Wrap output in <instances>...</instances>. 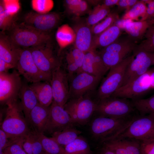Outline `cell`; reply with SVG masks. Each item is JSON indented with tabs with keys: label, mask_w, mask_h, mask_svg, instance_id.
Instances as JSON below:
<instances>
[{
	"label": "cell",
	"mask_w": 154,
	"mask_h": 154,
	"mask_svg": "<svg viewBox=\"0 0 154 154\" xmlns=\"http://www.w3.org/2000/svg\"><path fill=\"white\" fill-rule=\"evenodd\" d=\"M138 115L135 114L120 118L100 116L92 122L91 132L96 139L103 144L114 139L121 133Z\"/></svg>",
	"instance_id": "obj_1"
},
{
	"label": "cell",
	"mask_w": 154,
	"mask_h": 154,
	"mask_svg": "<svg viewBox=\"0 0 154 154\" xmlns=\"http://www.w3.org/2000/svg\"><path fill=\"white\" fill-rule=\"evenodd\" d=\"M6 105L7 107L5 116L0 129L11 138L25 137L31 131L20 102H18L16 99L9 102Z\"/></svg>",
	"instance_id": "obj_2"
},
{
	"label": "cell",
	"mask_w": 154,
	"mask_h": 154,
	"mask_svg": "<svg viewBox=\"0 0 154 154\" xmlns=\"http://www.w3.org/2000/svg\"><path fill=\"white\" fill-rule=\"evenodd\" d=\"M7 35L17 46L27 48L52 41L50 33L39 31L23 23L15 24Z\"/></svg>",
	"instance_id": "obj_3"
},
{
	"label": "cell",
	"mask_w": 154,
	"mask_h": 154,
	"mask_svg": "<svg viewBox=\"0 0 154 154\" xmlns=\"http://www.w3.org/2000/svg\"><path fill=\"white\" fill-rule=\"evenodd\" d=\"M133 57V54L129 56L110 69L98 90L99 100L110 97L120 87L127 68Z\"/></svg>",
	"instance_id": "obj_4"
},
{
	"label": "cell",
	"mask_w": 154,
	"mask_h": 154,
	"mask_svg": "<svg viewBox=\"0 0 154 154\" xmlns=\"http://www.w3.org/2000/svg\"><path fill=\"white\" fill-rule=\"evenodd\" d=\"M137 46L135 41L128 37L117 39L103 48L99 53L105 64L110 70L129 56H127L133 52Z\"/></svg>",
	"instance_id": "obj_5"
},
{
	"label": "cell",
	"mask_w": 154,
	"mask_h": 154,
	"mask_svg": "<svg viewBox=\"0 0 154 154\" xmlns=\"http://www.w3.org/2000/svg\"><path fill=\"white\" fill-rule=\"evenodd\" d=\"M135 111L131 100L112 97L99 100L96 110L100 116L115 118L130 116L135 114Z\"/></svg>",
	"instance_id": "obj_6"
},
{
	"label": "cell",
	"mask_w": 154,
	"mask_h": 154,
	"mask_svg": "<svg viewBox=\"0 0 154 154\" xmlns=\"http://www.w3.org/2000/svg\"><path fill=\"white\" fill-rule=\"evenodd\" d=\"M97 103L84 96L72 98L68 101L64 108L69 114L73 124L84 125L96 112Z\"/></svg>",
	"instance_id": "obj_7"
},
{
	"label": "cell",
	"mask_w": 154,
	"mask_h": 154,
	"mask_svg": "<svg viewBox=\"0 0 154 154\" xmlns=\"http://www.w3.org/2000/svg\"><path fill=\"white\" fill-rule=\"evenodd\" d=\"M133 52V58L127 68L120 87L145 73L153 65V53L140 48L137 46Z\"/></svg>",
	"instance_id": "obj_8"
},
{
	"label": "cell",
	"mask_w": 154,
	"mask_h": 154,
	"mask_svg": "<svg viewBox=\"0 0 154 154\" xmlns=\"http://www.w3.org/2000/svg\"><path fill=\"white\" fill-rule=\"evenodd\" d=\"M27 48L35 64L43 72L51 76L53 71L60 66L54 54L52 41Z\"/></svg>",
	"instance_id": "obj_9"
},
{
	"label": "cell",
	"mask_w": 154,
	"mask_h": 154,
	"mask_svg": "<svg viewBox=\"0 0 154 154\" xmlns=\"http://www.w3.org/2000/svg\"><path fill=\"white\" fill-rule=\"evenodd\" d=\"M17 71L29 82H50L51 76L41 71L35 64L29 48L22 49L16 67Z\"/></svg>",
	"instance_id": "obj_10"
},
{
	"label": "cell",
	"mask_w": 154,
	"mask_h": 154,
	"mask_svg": "<svg viewBox=\"0 0 154 154\" xmlns=\"http://www.w3.org/2000/svg\"><path fill=\"white\" fill-rule=\"evenodd\" d=\"M154 136V114H139L123 132L116 137L129 138L141 140Z\"/></svg>",
	"instance_id": "obj_11"
},
{
	"label": "cell",
	"mask_w": 154,
	"mask_h": 154,
	"mask_svg": "<svg viewBox=\"0 0 154 154\" xmlns=\"http://www.w3.org/2000/svg\"><path fill=\"white\" fill-rule=\"evenodd\" d=\"M151 69L129 83L121 87L111 96L135 100L152 89L151 82Z\"/></svg>",
	"instance_id": "obj_12"
},
{
	"label": "cell",
	"mask_w": 154,
	"mask_h": 154,
	"mask_svg": "<svg viewBox=\"0 0 154 154\" xmlns=\"http://www.w3.org/2000/svg\"><path fill=\"white\" fill-rule=\"evenodd\" d=\"M23 83L16 70L12 72L0 73V102L6 105L17 99Z\"/></svg>",
	"instance_id": "obj_13"
},
{
	"label": "cell",
	"mask_w": 154,
	"mask_h": 154,
	"mask_svg": "<svg viewBox=\"0 0 154 154\" xmlns=\"http://www.w3.org/2000/svg\"><path fill=\"white\" fill-rule=\"evenodd\" d=\"M61 18L60 15L56 12L41 14L31 11L24 15L22 23L40 32L50 33L58 25Z\"/></svg>",
	"instance_id": "obj_14"
},
{
	"label": "cell",
	"mask_w": 154,
	"mask_h": 154,
	"mask_svg": "<svg viewBox=\"0 0 154 154\" xmlns=\"http://www.w3.org/2000/svg\"><path fill=\"white\" fill-rule=\"evenodd\" d=\"M68 75L60 66L52 72L50 83L53 95V101L61 107H64L69 99V86Z\"/></svg>",
	"instance_id": "obj_15"
},
{
	"label": "cell",
	"mask_w": 154,
	"mask_h": 154,
	"mask_svg": "<svg viewBox=\"0 0 154 154\" xmlns=\"http://www.w3.org/2000/svg\"><path fill=\"white\" fill-rule=\"evenodd\" d=\"M70 117L64 108L53 101L49 107V112L44 133L52 134L73 126Z\"/></svg>",
	"instance_id": "obj_16"
},
{
	"label": "cell",
	"mask_w": 154,
	"mask_h": 154,
	"mask_svg": "<svg viewBox=\"0 0 154 154\" xmlns=\"http://www.w3.org/2000/svg\"><path fill=\"white\" fill-rule=\"evenodd\" d=\"M69 85V98H78L84 96L94 90L101 78L87 73L80 72L70 78Z\"/></svg>",
	"instance_id": "obj_17"
},
{
	"label": "cell",
	"mask_w": 154,
	"mask_h": 154,
	"mask_svg": "<svg viewBox=\"0 0 154 154\" xmlns=\"http://www.w3.org/2000/svg\"><path fill=\"white\" fill-rule=\"evenodd\" d=\"M102 145L116 154H141L140 141L134 139L116 137Z\"/></svg>",
	"instance_id": "obj_18"
},
{
	"label": "cell",
	"mask_w": 154,
	"mask_h": 154,
	"mask_svg": "<svg viewBox=\"0 0 154 154\" xmlns=\"http://www.w3.org/2000/svg\"><path fill=\"white\" fill-rule=\"evenodd\" d=\"M22 49L16 46L5 32L0 33V59L16 68Z\"/></svg>",
	"instance_id": "obj_19"
},
{
	"label": "cell",
	"mask_w": 154,
	"mask_h": 154,
	"mask_svg": "<svg viewBox=\"0 0 154 154\" xmlns=\"http://www.w3.org/2000/svg\"><path fill=\"white\" fill-rule=\"evenodd\" d=\"M75 47L86 53L92 48L93 37L91 27L86 23L80 22L73 27Z\"/></svg>",
	"instance_id": "obj_20"
},
{
	"label": "cell",
	"mask_w": 154,
	"mask_h": 154,
	"mask_svg": "<svg viewBox=\"0 0 154 154\" xmlns=\"http://www.w3.org/2000/svg\"><path fill=\"white\" fill-rule=\"evenodd\" d=\"M119 27L124 29L128 37L135 41L141 39L148 28L154 23V19L151 18L143 21H133L130 20L119 21Z\"/></svg>",
	"instance_id": "obj_21"
},
{
	"label": "cell",
	"mask_w": 154,
	"mask_h": 154,
	"mask_svg": "<svg viewBox=\"0 0 154 154\" xmlns=\"http://www.w3.org/2000/svg\"><path fill=\"white\" fill-rule=\"evenodd\" d=\"M49 107H46L38 103L31 110L27 121L33 128V131L37 133L44 134L48 117Z\"/></svg>",
	"instance_id": "obj_22"
},
{
	"label": "cell",
	"mask_w": 154,
	"mask_h": 154,
	"mask_svg": "<svg viewBox=\"0 0 154 154\" xmlns=\"http://www.w3.org/2000/svg\"><path fill=\"white\" fill-rule=\"evenodd\" d=\"M121 33V29L116 24L113 25L100 34L93 36L91 49L106 47L118 39Z\"/></svg>",
	"instance_id": "obj_23"
},
{
	"label": "cell",
	"mask_w": 154,
	"mask_h": 154,
	"mask_svg": "<svg viewBox=\"0 0 154 154\" xmlns=\"http://www.w3.org/2000/svg\"><path fill=\"white\" fill-rule=\"evenodd\" d=\"M29 86L34 91L38 103L49 107L53 100V95L50 82L42 81L31 83Z\"/></svg>",
	"instance_id": "obj_24"
},
{
	"label": "cell",
	"mask_w": 154,
	"mask_h": 154,
	"mask_svg": "<svg viewBox=\"0 0 154 154\" xmlns=\"http://www.w3.org/2000/svg\"><path fill=\"white\" fill-rule=\"evenodd\" d=\"M19 97L23 113L27 121L31 111L38 103V100L29 85L26 83H23Z\"/></svg>",
	"instance_id": "obj_25"
},
{
	"label": "cell",
	"mask_w": 154,
	"mask_h": 154,
	"mask_svg": "<svg viewBox=\"0 0 154 154\" xmlns=\"http://www.w3.org/2000/svg\"><path fill=\"white\" fill-rule=\"evenodd\" d=\"M147 6L143 0L139 1L134 6L125 12L122 17L123 20L143 21L147 19Z\"/></svg>",
	"instance_id": "obj_26"
},
{
	"label": "cell",
	"mask_w": 154,
	"mask_h": 154,
	"mask_svg": "<svg viewBox=\"0 0 154 154\" xmlns=\"http://www.w3.org/2000/svg\"><path fill=\"white\" fill-rule=\"evenodd\" d=\"M84 72L101 78L105 74L95 60L92 49L85 53L82 66L78 72Z\"/></svg>",
	"instance_id": "obj_27"
},
{
	"label": "cell",
	"mask_w": 154,
	"mask_h": 154,
	"mask_svg": "<svg viewBox=\"0 0 154 154\" xmlns=\"http://www.w3.org/2000/svg\"><path fill=\"white\" fill-rule=\"evenodd\" d=\"M81 132L74 127H70L52 134V139L64 147L76 139Z\"/></svg>",
	"instance_id": "obj_28"
},
{
	"label": "cell",
	"mask_w": 154,
	"mask_h": 154,
	"mask_svg": "<svg viewBox=\"0 0 154 154\" xmlns=\"http://www.w3.org/2000/svg\"><path fill=\"white\" fill-rule=\"evenodd\" d=\"M64 148V154H93L87 140L80 136Z\"/></svg>",
	"instance_id": "obj_29"
},
{
	"label": "cell",
	"mask_w": 154,
	"mask_h": 154,
	"mask_svg": "<svg viewBox=\"0 0 154 154\" xmlns=\"http://www.w3.org/2000/svg\"><path fill=\"white\" fill-rule=\"evenodd\" d=\"M37 133L45 152L50 154H64V147L51 137H47L44 133Z\"/></svg>",
	"instance_id": "obj_30"
},
{
	"label": "cell",
	"mask_w": 154,
	"mask_h": 154,
	"mask_svg": "<svg viewBox=\"0 0 154 154\" xmlns=\"http://www.w3.org/2000/svg\"><path fill=\"white\" fill-rule=\"evenodd\" d=\"M110 8L103 4L98 5L90 13L86 22L89 25L92 27L105 18L110 13Z\"/></svg>",
	"instance_id": "obj_31"
},
{
	"label": "cell",
	"mask_w": 154,
	"mask_h": 154,
	"mask_svg": "<svg viewBox=\"0 0 154 154\" xmlns=\"http://www.w3.org/2000/svg\"><path fill=\"white\" fill-rule=\"evenodd\" d=\"M131 100L136 110L140 115L154 114V95L148 98Z\"/></svg>",
	"instance_id": "obj_32"
},
{
	"label": "cell",
	"mask_w": 154,
	"mask_h": 154,
	"mask_svg": "<svg viewBox=\"0 0 154 154\" xmlns=\"http://www.w3.org/2000/svg\"><path fill=\"white\" fill-rule=\"evenodd\" d=\"M119 20L117 13H110L101 22L91 27L93 34L96 36L100 34L115 24Z\"/></svg>",
	"instance_id": "obj_33"
},
{
	"label": "cell",
	"mask_w": 154,
	"mask_h": 154,
	"mask_svg": "<svg viewBox=\"0 0 154 154\" xmlns=\"http://www.w3.org/2000/svg\"><path fill=\"white\" fill-rule=\"evenodd\" d=\"M56 38L60 47L63 48L75 39L74 32L66 25L59 27L56 33Z\"/></svg>",
	"instance_id": "obj_34"
},
{
	"label": "cell",
	"mask_w": 154,
	"mask_h": 154,
	"mask_svg": "<svg viewBox=\"0 0 154 154\" xmlns=\"http://www.w3.org/2000/svg\"><path fill=\"white\" fill-rule=\"evenodd\" d=\"M15 16L9 14L5 10L1 1H0V29L1 31H9L15 24Z\"/></svg>",
	"instance_id": "obj_35"
},
{
	"label": "cell",
	"mask_w": 154,
	"mask_h": 154,
	"mask_svg": "<svg viewBox=\"0 0 154 154\" xmlns=\"http://www.w3.org/2000/svg\"><path fill=\"white\" fill-rule=\"evenodd\" d=\"M145 39L137 46L151 53L154 52V23L147 29L144 35Z\"/></svg>",
	"instance_id": "obj_36"
},
{
	"label": "cell",
	"mask_w": 154,
	"mask_h": 154,
	"mask_svg": "<svg viewBox=\"0 0 154 154\" xmlns=\"http://www.w3.org/2000/svg\"><path fill=\"white\" fill-rule=\"evenodd\" d=\"M33 9L35 12L41 14L49 13L53 6L52 1L49 0H33L31 1Z\"/></svg>",
	"instance_id": "obj_37"
},
{
	"label": "cell",
	"mask_w": 154,
	"mask_h": 154,
	"mask_svg": "<svg viewBox=\"0 0 154 154\" xmlns=\"http://www.w3.org/2000/svg\"><path fill=\"white\" fill-rule=\"evenodd\" d=\"M25 137L15 140L3 150L2 154H27L22 147Z\"/></svg>",
	"instance_id": "obj_38"
},
{
	"label": "cell",
	"mask_w": 154,
	"mask_h": 154,
	"mask_svg": "<svg viewBox=\"0 0 154 154\" xmlns=\"http://www.w3.org/2000/svg\"><path fill=\"white\" fill-rule=\"evenodd\" d=\"M6 11L9 14L15 16L19 12L20 8L19 1L17 0H1Z\"/></svg>",
	"instance_id": "obj_39"
},
{
	"label": "cell",
	"mask_w": 154,
	"mask_h": 154,
	"mask_svg": "<svg viewBox=\"0 0 154 154\" xmlns=\"http://www.w3.org/2000/svg\"><path fill=\"white\" fill-rule=\"evenodd\" d=\"M140 141L141 154H154V136Z\"/></svg>",
	"instance_id": "obj_40"
},
{
	"label": "cell",
	"mask_w": 154,
	"mask_h": 154,
	"mask_svg": "<svg viewBox=\"0 0 154 154\" xmlns=\"http://www.w3.org/2000/svg\"><path fill=\"white\" fill-rule=\"evenodd\" d=\"M33 154H42L45 152L37 133L31 131Z\"/></svg>",
	"instance_id": "obj_41"
},
{
	"label": "cell",
	"mask_w": 154,
	"mask_h": 154,
	"mask_svg": "<svg viewBox=\"0 0 154 154\" xmlns=\"http://www.w3.org/2000/svg\"><path fill=\"white\" fill-rule=\"evenodd\" d=\"M85 53L75 47L68 53L76 64L79 68L80 70L78 72L80 71L82 66Z\"/></svg>",
	"instance_id": "obj_42"
},
{
	"label": "cell",
	"mask_w": 154,
	"mask_h": 154,
	"mask_svg": "<svg viewBox=\"0 0 154 154\" xmlns=\"http://www.w3.org/2000/svg\"><path fill=\"white\" fill-rule=\"evenodd\" d=\"M17 139L9 137L2 129H0V154H2L3 150Z\"/></svg>",
	"instance_id": "obj_43"
},
{
	"label": "cell",
	"mask_w": 154,
	"mask_h": 154,
	"mask_svg": "<svg viewBox=\"0 0 154 154\" xmlns=\"http://www.w3.org/2000/svg\"><path fill=\"white\" fill-rule=\"evenodd\" d=\"M66 58L67 63L68 75L69 79H70L72 77L74 73L79 72L80 69L69 53L67 54Z\"/></svg>",
	"instance_id": "obj_44"
},
{
	"label": "cell",
	"mask_w": 154,
	"mask_h": 154,
	"mask_svg": "<svg viewBox=\"0 0 154 154\" xmlns=\"http://www.w3.org/2000/svg\"><path fill=\"white\" fill-rule=\"evenodd\" d=\"M139 1L137 0H119L117 5L119 9L129 10Z\"/></svg>",
	"instance_id": "obj_45"
},
{
	"label": "cell",
	"mask_w": 154,
	"mask_h": 154,
	"mask_svg": "<svg viewBox=\"0 0 154 154\" xmlns=\"http://www.w3.org/2000/svg\"><path fill=\"white\" fill-rule=\"evenodd\" d=\"M31 131L25 136L23 148L27 154H33Z\"/></svg>",
	"instance_id": "obj_46"
},
{
	"label": "cell",
	"mask_w": 154,
	"mask_h": 154,
	"mask_svg": "<svg viewBox=\"0 0 154 154\" xmlns=\"http://www.w3.org/2000/svg\"><path fill=\"white\" fill-rule=\"evenodd\" d=\"M81 0H66L65 5L69 11L74 13L80 4Z\"/></svg>",
	"instance_id": "obj_47"
},
{
	"label": "cell",
	"mask_w": 154,
	"mask_h": 154,
	"mask_svg": "<svg viewBox=\"0 0 154 154\" xmlns=\"http://www.w3.org/2000/svg\"><path fill=\"white\" fill-rule=\"evenodd\" d=\"M147 6V19H154V0H143Z\"/></svg>",
	"instance_id": "obj_48"
},
{
	"label": "cell",
	"mask_w": 154,
	"mask_h": 154,
	"mask_svg": "<svg viewBox=\"0 0 154 154\" xmlns=\"http://www.w3.org/2000/svg\"><path fill=\"white\" fill-rule=\"evenodd\" d=\"M88 9V5L87 1L84 0L81 1L74 14L80 15L86 13Z\"/></svg>",
	"instance_id": "obj_49"
},
{
	"label": "cell",
	"mask_w": 154,
	"mask_h": 154,
	"mask_svg": "<svg viewBox=\"0 0 154 154\" xmlns=\"http://www.w3.org/2000/svg\"><path fill=\"white\" fill-rule=\"evenodd\" d=\"M15 67L0 59V73L7 72L10 69Z\"/></svg>",
	"instance_id": "obj_50"
},
{
	"label": "cell",
	"mask_w": 154,
	"mask_h": 154,
	"mask_svg": "<svg viewBox=\"0 0 154 154\" xmlns=\"http://www.w3.org/2000/svg\"><path fill=\"white\" fill-rule=\"evenodd\" d=\"M119 0H106L104 1L103 4L106 7H110L114 5H117Z\"/></svg>",
	"instance_id": "obj_51"
},
{
	"label": "cell",
	"mask_w": 154,
	"mask_h": 154,
	"mask_svg": "<svg viewBox=\"0 0 154 154\" xmlns=\"http://www.w3.org/2000/svg\"><path fill=\"white\" fill-rule=\"evenodd\" d=\"M103 146L100 149L98 154H116L112 150L103 145Z\"/></svg>",
	"instance_id": "obj_52"
},
{
	"label": "cell",
	"mask_w": 154,
	"mask_h": 154,
	"mask_svg": "<svg viewBox=\"0 0 154 154\" xmlns=\"http://www.w3.org/2000/svg\"><path fill=\"white\" fill-rule=\"evenodd\" d=\"M151 85L152 89H154V68L151 69L150 74Z\"/></svg>",
	"instance_id": "obj_53"
},
{
	"label": "cell",
	"mask_w": 154,
	"mask_h": 154,
	"mask_svg": "<svg viewBox=\"0 0 154 154\" xmlns=\"http://www.w3.org/2000/svg\"><path fill=\"white\" fill-rule=\"evenodd\" d=\"M153 65H154V52L153 53Z\"/></svg>",
	"instance_id": "obj_54"
},
{
	"label": "cell",
	"mask_w": 154,
	"mask_h": 154,
	"mask_svg": "<svg viewBox=\"0 0 154 154\" xmlns=\"http://www.w3.org/2000/svg\"><path fill=\"white\" fill-rule=\"evenodd\" d=\"M42 154H50L48 153H46V152L45 151Z\"/></svg>",
	"instance_id": "obj_55"
}]
</instances>
